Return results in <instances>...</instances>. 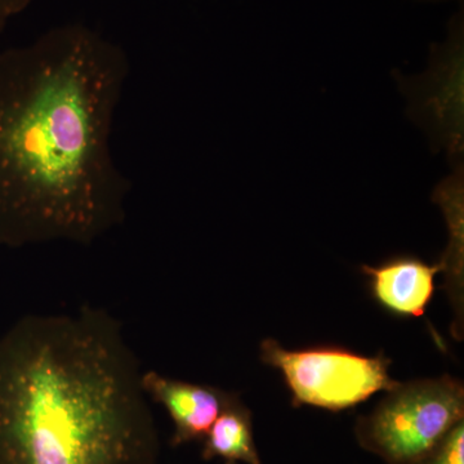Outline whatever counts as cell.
<instances>
[{"instance_id":"6da1fadb","label":"cell","mask_w":464,"mask_h":464,"mask_svg":"<svg viewBox=\"0 0 464 464\" xmlns=\"http://www.w3.org/2000/svg\"><path fill=\"white\" fill-rule=\"evenodd\" d=\"M128 75L85 30L0 52V246H90L123 224L130 182L110 139Z\"/></svg>"},{"instance_id":"7a4b0ae2","label":"cell","mask_w":464,"mask_h":464,"mask_svg":"<svg viewBox=\"0 0 464 464\" xmlns=\"http://www.w3.org/2000/svg\"><path fill=\"white\" fill-rule=\"evenodd\" d=\"M141 375L102 308L17 320L0 337V464H158Z\"/></svg>"},{"instance_id":"3957f363","label":"cell","mask_w":464,"mask_h":464,"mask_svg":"<svg viewBox=\"0 0 464 464\" xmlns=\"http://www.w3.org/2000/svg\"><path fill=\"white\" fill-rule=\"evenodd\" d=\"M464 420V387L450 375L400 383L357 418L360 447L387 464H423Z\"/></svg>"},{"instance_id":"277c9868","label":"cell","mask_w":464,"mask_h":464,"mask_svg":"<svg viewBox=\"0 0 464 464\" xmlns=\"http://www.w3.org/2000/svg\"><path fill=\"white\" fill-rule=\"evenodd\" d=\"M264 364L282 372L293 406L341 411L362 404L380 391L395 389L391 360L383 353L362 356L340 347L288 350L275 340L261 343Z\"/></svg>"},{"instance_id":"5b68a950","label":"cell","mask_w":464,"mask_h":464,"mask_svg":"<svg viewBox=\"0 0 464 464\" xmlns=\"http://www.w3.org/2000/svg\"><path fill=\"white\" fill-rule=\"evenodd\" d=\"M141 386L148 399L163 406L172 420L169 445L174 449L206 438L226 406L239 395L208 384L174 380L154 371L142 373Z\"/></svg>"},{"instance_id":"8992f818","label":"cell","mask_w":464,"mask_h":464,"mask_svg":"<svg viewBox=\"0 0 464 464\" xmlns=\"http://www.w3.org/2000/svg\"><path fill=\"white\" fill-rule=\"evenodd\" d=\"M372 295L393 315L420 317L435 293V276L442 273L441 262L427 264L414 256H398L372 267L362 265Z\"/></svg>"},{"instance_id":"52a82bcc","label":"cell","mask_w":464,"mask_h":464,"mask_svg":"<svg viewBox=\"0 0 464 464\" xmlns=\"http://www.w3.org/2000/svg\"><path fill=\"white\" fill-rule=\"evenodd\" d=\"M201 449V459H221L225 464H262L255 441L253 414L241 401L232 400L212 424Z\"/></svg>"},{"instance_id":"ba28073f","label":"cell","mask_w":464,"mask_h":464,"mask_svg":"<svg viewBox=\"0 0 464 464\" xmlns=\"http://www.w3.org/2000/svg\"><path fill=\"white\" fill-rule=\"evenodd\" d=\"M440 203L444 207L445 215L450 230V244L447 255L442 257V273L445 274L444 289L447 290L456 320L453 324V334L456 340H463V198L462 188H456L451 191L440 190Z\"/></svg>"},{"instance_id":"9c48e42d","label":"cell","mask_w":464,"mask_h":464,"mask_svg":"<svg viewBox=\"0 0 464 464\" xmlns=\"http://www.w3.org/2000/svg\"><path fill=\"white\" fill-rule=\"evenodd\" d=\"M423 464H464V420L448 433Z\"/></svg>"}]
</instances>
